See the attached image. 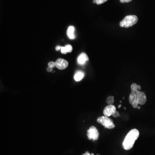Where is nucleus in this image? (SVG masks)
I'll return each instance as SVG.
<instances>
[{
    "mask_svg": "<svg viewBox=\"0 0 155 155\" xmlns=\"http://www.w3.org/2000/svg\"><path fill=\"white\" fill-rule=\"evenodd\" d=\"M139 131L137 129H132L128 133L123 142V148L128 150L132 148L135 141L139 136Z\"/></svg>",
    "mask_w": 155,
    "mask_h": 155,
    "instance_id": "1",
    "label": "nucleus"
},
{
    "mask_svg": "<svg viewBox=\"0 0 155 155\" xmlns=\"http://www.w3.org/2000/svg\"><path fill=\"white\" fill-rule=\"evenodd\" d=\"M138 20V17L136 16H127L120 22V26L121 27H130L136 24Z\"/></svg>",
    "mask_w": 155,
    "mask_h": 155,
    "instance_id": "2",
    "label": "nucleus"
},
{
    "mask_svg": "<svg viewBox=\"0 0 155 155\" xmlns=\"http://www.w3.org/2000/svg\"><path fill=\"white\" fill-rule=\"evenodd\" d=\"M96 121L104 126L105 128L113 129L115 127V125L114 124L113 121L105 115L97 118Z\"/></svg>",
    "mask_w": 155,
    "mask_h": 155,
    "instance_id": "3",
    "label": "nucleus"
},
{
    "mask_svg": "<svg viewBox=\"0 0 155 155\" xmlns=\"http://www.w3.org/2000/svg\"><path fill=\"white\" fill-rule=\"evenodd\" d=\"M87 136L89 140H96L99 137V133L95 127L92 126L87 131Z\"/></svg>",
    "mask_w": 155,
    "mask_h": 155,
    "instance_id": "4",
    "label": "nucleus"
},
{
    "mask_svg": "<svg viewBox=\"0 0 155 155\" xmlns=\"http://www.w3.org/2000/svg\"><path fill=\"white\" fill-rule=\"evenodd\" d=\"M69 65L67 60L62 58H59L55 62V66L59 70H63L66 69Z\"/></svg>",
    "mask_w": 155,
    "mask_h": 155,
    "instance_id": "5",
    "label": "nucleus"
},
{
    "mask_svg": "<svg viewBox=\"0 0 155 155\" xmlns=\"http://www.w3.org/2000/svg\"><path fill=\"white\" fill-rule=\"evenodd\" d=\"M136 93L137 94V100L139 104L141 105L145 104L147 100V98L145 93L138 90Z\"/></svg>",
    "mask_w": 155,
    "mask_h": 155,
    "instance_id": "6",
    "label": "nucleus"
},
{
    "mask_svg": "<svg viewBox=\"0 0 155 155\" xmlns=\"http://www.w3.org/2000/svg\"><path fill=\"white\" fill-rule=\"evenodd\" d=\"M116 107L113 105H108L104 108L103 114L105 116L109 117L116 112Z\"/></svg>",
    "mask_w": 155,
    "mask_h": 155,
    "instance_id": "7",
    "label": "nucleus"
},
{
    "mask_svg": "<svg viewBox=\"0 0 155 155\" xmlns=\"http://www.w3.org/2000/svg\"><path fill=\"white\" fill-rule=\"evenodd\" d=\"M89 60L88 57L84 53H82L77 59L78 63L80 65H83Z\"/></svg>",
    "mask_w": 155,
    "mask_h": 155,
    "instance_id": "8",
    "label": "nucleus"
},
{
    "mask_svg": "<svg viewBox=\"0 0 155 155\" xmlns=\"http://www.w3.org/2000/svg\"><path fill=\"white\" fill-rule=\"evenodd\" d=\"M74 32H75V28L74 26H70L68 28L67 31V34L69 38L71 39H73L75 38Z\"/></svg>",
    "mask_w": 155,
    "mask_h": 155,
    "instance_id": "9",
    "label": "nucleus"
},
{
    "mask_svg": "<svg viewBox=\"0 0 155 155\" xmlns=\"http://www.w3.org/2000/svg\"><path fill=\"white\" fill-rule=\"evenodd\" d=\"M84 76V74L81 71H78L74 75V79L76 82L81 81Z\"/></svg>",
    "mask_w": 155,
    "mask_h": 155,
    "instance_id": "10",
    "label": "nucleus"
},
{
    "mask_svg": "<svg viewBox=\"0 0 155 155\" xmlns=\"http://www.w3.org/2000/svg\"><path fill=\"white\" fill-rule=\"evenodd\" d=\"M136 100H137V94L136 92H131L129 97V103L132 105Z\"/></svg>",
    "mask_w": 155,
    "mask_h": 155,
    "instance_id": "11",
    "label": "nucleus"
},
{
    "mask_svg": "<svg viewBox=\"0 0 155 155\" xmlns=\"http://www.w3.org/2000/svg\"><path fill=\"white\" fill-rule=\"evenodd\" d=\"M114 97L113 96H109L106 99V102L108 105H113L114 102Z\"/></svg>",
    "mask_w": 155,
    "mask_h": 155,
    "instance_id": "12",
    "label": "nucleus"
},
{
    "mask_svg": "<svg viewBox=\"0 0 155 155\" xmlns=\"http://www.w3.org/2000/svg\"><path fill=\"white\" fill-rule=\"evenodd\" d=\"M138 85L136 83H133L131 85V92H136L137 90Z\"/></svg>",
    "mask_w": 155,
    "mask_h": 155,
    "instance_id": "13",
    "label": "nucleus"
},
{
    "mask_svg": "<svg viewBox=\"0 0 155 155\" xmlns=\"http://www.w3.org/2000/svg\"><path fill=\"white\" fill-rule=\"evenodd\" d=\"M107 1L108 0H93V2L94 3H96L97 5H100Z\"/></svg>",
    "mask_w": 155,
    "mask_h": 155,
    "instance_id": "14",
    "label": "nucleus"
},
{
    "mask_svg": "<svg viewBox=\"0 0 155 155\" xmlns=\"http://www.w3.org/2000/svg\"><path fill=\"white\" fill-rule=\"evenodd\" d=\"M65 50L67 53H71L72 51V47L71 45L68 44L65 46Z\"/></svg>",
    "mask_w": 155,
    "mask_h": 155,
    "instance_id": "15",
    "label": "nucleus"
},
{
    "mask_svg": "<svg viewBox=\"0 0 155 155\" xmlns=\"http://www.w3.org/2000/svg\"><path fill=\"white\" fill-rule=\"evenodd\" d=\"M48 67H50V68H53L54 67H55V62H50L48 63Z\"/></svg>",
    "mask_w": 155,
    "mask_h": 155,
    "instance_id": "16",
    "label": "nucleus"
},
{
    "mask_svg": "<svg viewBox=\"0 0 155 155\" xmlns=\"http://www.w3.org/2000/svg\"><path fill=\"white\" fill-rule=\"evenodd\" d=\"M139 102H138V101L137 100H136L135 102H133L132 105V106L134 108H137L138 107V105Z\"/></svg>",
    "mask_w": 155,
    "mask_h": 155,
    "instance_id": "17",
    "label": "nucleus"
},
{
    "mask_svg": "<svg viewBox=\"0 0 155 155\" xmlns=\"http://www.w3.org/2000/svg\"><path fill=\"white\" fill-rule=\"evenodd\" d=\"M61 52L63 54H66L67 53L65 50V46H62V48L61 49Z\"/></svg>",
    "mask_w": 155,
    "mask_h": 155,
    "instance_id": "18",
    "label": "nucleus"
},
{
    "mask_svg": "<svg viewBox=\"0 0 155 155\" xmlns=\"http://www.w3.org/2000/svg\"><path fill=\"white\" fill-rule=\"evenodd\" d=\"M113 116L114 117H119L120 116L119 113V112L116 111L113 114Z\"/></svg>",
    "mask_w": 155,
    "mask_h": 155,
    "instance_id": "19",
    "label": "nucleus"
},
{
    "mask_svg": "<svg viewBox=\"0 0 155 155\" xmlns=\"http://www.w3.org/2000/svg\"><path fill=\"white\" fill-rule=\"evenodd\" d=\"M132 0H120V1L121 3H128L131 2Z\"/></svg>",
    "mask_w": 155,
    "mask_h": 155,
    "instance_id": "20",
    "label": "nucleus"
},
{
    "mask_svg": "<svg viewBox=\"0 0 155 155\" xmlns=\"http://www.w3.org/2000/svg\"><path fill=\"white\" fill-rule=\"evenodd\" d=\"M61 48H62V46H57L56 47V50L57 51H59V50H61Z\"/></svg>",
    "mask_w": 155,
    "mask_h": 155,
    "instance_id": "21",
    "label": "nucleus"
},
{
    "mask_svg": "<svg viewBox=\"0 0 155 155\" xmlns=\"http://www.w3.org/2000/svg\"><path fill=\"white\" fill-rule=\"evenodd\" d=\"M52 70L53 68H50V67H49L46 68V71H47L48 72H51V71H52Z\"/></svg>",
    "mask_w": 155,
    "mask_h": 155,
    "instance_id": "22",
    "label": "nucleus"
},
{
    "mask_svg": "<svg viewBox=\"0 0 155 155\" xmlns=\"http://www.w3.org/2000/svg\"><path fill=\"white\" fill-rule=\"evenodd\" d=\"M82 155H94V153L90 154L88 152H85L84 154H83Z\"/></svg>",
    "mask_w": 155,
    "mask_h": 155,
    "instance_id": "23",
    "label": "nucleus"
},
{
    "mask_svg": "<svg viewBox=\"0 0 155 155\" xmlns=\"http://www.w3.org/2000/svg\"><path fill=\"white\" fill-rule=\"evenodd\" d=\"M137 90H141V87H140V85H138Z\"/></svg>",
    "mask_w": 155,
    "mask_h": 155,
    "instance_id": "24",
    "label": "nucleus"
},
{
    "mask_svg": "<svg viewBox=\"0 0 155 155\" xmlns=\"http://www.w3.org/2000/svg\"><path fill=\"white\" fill-rule=\"evenodd\" d=\"M121 105H119V106H118V108H120L121 107Z\"/></svg>",
    "mask_w": 155,
    "mask_h": 155,
    "instance_id": "25",
    "label": "nucleus"
},
{
    "mask_svg": "<svg viewBox=\"0 0 155 155\" xmlns=\"http://www.w3.org/2000/svg\"><path fill=\"white\" fill-rule=\"evenodd\" d=\"M137 108H138V109H140V108H141V107L140 106H138Z\"/></svg>",
    "mask_w": 155,
    "mask_h": 155,
    "instance_id": "26",
    "label": "nucleus"
},
{
    "mask_svg": "<svg viewBox=\"0 0 155 155\" xmlns=\"http://www.w3.org/2000/svg\"><path fill=\"white\" fill-rule=\"evenodd\" d=\"M99 155V154H97V155Z\"/></svg>",
    "mask_w": 155,
    "mask_h": 155,
    "instance_id": "27",
    "label": "nucleus"
}]
</instances>
